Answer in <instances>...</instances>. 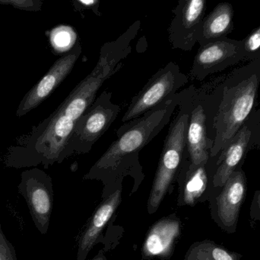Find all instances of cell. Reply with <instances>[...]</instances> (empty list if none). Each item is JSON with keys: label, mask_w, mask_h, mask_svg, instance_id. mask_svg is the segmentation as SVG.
<instances>
[{"label": "cell", "mask_w": 260, "mask_h": 260, "mask_svg": "<svg viewBox=\"0 0 260 260\" xmlns=\"http://www.w3.org/2000/svg\"><path fill=\"white\" fill-rule=\"evenodd\" d=\"M259 85L260 60L235 69L226 78L214 122L210 157L219 154L253 113Z\"/></svg>", "instance_id": "2"}, {"label": "cell", "mask_w": 260, "mask_h": 260, "mask_svg": "<svg viewBox=\"0 0 260 260\" xmlns=\"http://www.w3.org/2000/svg\"><path fill=\"white\" fill-rule=\"evenodd\" d=\"M234 9L229 3L217 5L205 17L199 32L197 43L200 46L228 38L234 30Z\"/></svg>", "instance_id": "17"}, {"label": "cell", "mask_w": 260, "mask_h": 260, "mask_svg": "<svg viewBox=\"0 0 260 260\" xmlns=\"http://www.w3.org/2000/svg\"><path fill=\"white\" fill-rule=\"evenodd\" d=\"M0 260H18L13 245L8 241L0 224Z\"/></svg>", "instance_id": "22"}, {"label": "cell", "mask_w": 260, "mask_h": 260, "mask_svg": "<svg viewBox=\"0 0 260 260\" xmlns=\"http://www.w3.org/2000/svg\"><path fill=\"white\" fill-rule=\"evenodd\" d=\"M73 5H74V7L76 8L77 11H81L82 9H90V10L94 12L96 15H101L99 10L100 3L98 0H88V1L75 0V1H73Z\"/></svg>", "instance_id": "24"}, {"label": "cell", "mask_w": 260, "mask_h": 260, "mask_svg": "<svg viewBox=\"0 0 260 260\" xmlns=\"http://www.w3.org/2000/svg\"><path fill=\"white\" fill-rule=\"evenodd\" d=\"M244 61L242 41L225 38L200 46L194 57L189 76L203 81L211 75L223 71Z\"/></svg>", "instance_id": "10"}, {"label": "cell", "mask_w": 260, "mask_h": 260, "mask_svg": "<svg viewBox=\"0 0 260 260\" xmlns=\"http://www.w3.org/2000/svg\"><path fill=\"white\" fill-rule=\"evenodd\" d=\"M247 192V177L241 165L230 176L220 192L209 200L212 220L229 235L237 232Z\"/></svg>", "instance_id": "9"}, {"label": "cell", "mask_w": 260, "mask_h": 260, "mask_svg": "<svg viewBox=\"0 0 260 260\" xmlns=\"http://www.w3.org/2000/svg\"><path fill=\"white\" fill-rule=\"evenodd\" d=\"M120 112V107L112 102V93L104 91L84 114L75 122L69 143L70 156L87 154L109 129Z\"/></svg>", "instance_id": "5"}, {"label": "cell", "mask_w": 260, "mask_h": 260, "mask_svg": "<svg viewBox=\"0 0 260 260\" xmlns=\"http://www.w3.org/2000/svg\"><path fill=\"white\" fill-rule=\"evenodd\" d=\"M197 89L193 85L185 90L179 111L171 122L164 143L152 187L148 200V212L155 213L177 179L186 154V136L192 99Z\"/></svg>", "instance_id": "4"}, {"label": "cell", "mask_w": 260, "mask_h": 260, "mask_svg": "<svg viewBox=\"0 0 260 260\" xmlns=\"http://www.w3.org/2000/svg\"><path fill=\"white\" fill-rule=\"evenodd\" d=\"M182 232V222L176 215L156 221L147 233L142 248L145 259H171Z\"/></svg>", "instance_id": "15"}, {"label": "cell", "mask_w": 260, "mask_h": 260, "mask_svg": "<svg viewBox=\"0 0 260 260\" xmlns=\"http://www.w3.org/2000/svg\"><path fill=\"white\" fill-rule=\"evenodd\" d=\"M250 224L254 227L256 222L260 224V191H256L250 209Z\"/></svg>", "instance_id": "23"}, {"label": "cell", "mask_w": 260, "mask_h": 260, "mask_svg": "<svg viewBox=\"0 0 260 260\" xmlns=\"http://www.w3.org/2000/svg\"><path fill=\"white\" fill-rule=\"evenodd\" d=\"M184 93L185 90L140 118L123 124L117 131L118 138L93 165L85 179L105 180L139 164V151L168 125Z\"/></svg>", "instance_id": "1"}, {"label": "cell", "mask_w": 260, "mask_h": 260, "mask_svg": "<svg viewBox=\"0 0 260 260\" xmlns=\"http://www.w3.org/2000/svg\"><path fill=\"white\" fill-rule=\"evenodd\" d=\"M187 82V76L180 71L176 63L171 61L153 75L142 90L132 99L121 122L126 123L135 120L171 100L179 89Z\"/></svg>", "instance_id": "6"}, {"label": "cell", "mask_w": 260, "mask_h": 260, "mask_svg": "<svg viewBox=\"0 0 260 260\" xmlns=\"http://www.w3.org/2000/svg\"><path fill=\"white\" fill-rule=\"evenodd\" d=\"M259 122V113H252L229 145L216 156L215 171L212 179V190L209 199L220 192L237 168L244 165L253 131L257 128Z\"/></svg>", "instance_id": "11"}, {"label": "cell", "mask_w": 260, "mask_h": 260, "mask_svg": "<svg viewBox=\"0 0 260 260\" xmlns=\"http://www.w3.org/2000/svg\"><path fill=\"white\" fill-rule=\"evenodd\" d=\"M121 192L122 188L120 187L116 189L115 192H111L93 214L79 240L76 260L86 259L101 234L120 206L122 200Z\"/></svg>", "instance_id": "16"}, {"label": "cell", "mask_w": 260, "mask_h": 260, "mask_svg": "<svg viewBox=\"0 0 260 260\" xmlns=\"http://www.w3.org/2000/svg\"><path fill=\"white\" fill-rule=\"evenodd\" d=\"M91 260H107L106 256L103 251H100L98 253L97 256H94L92 259Z\"/></svg>", "instance_id": "25"}, {"label": "cell", "mask_w": 260, "mask_h": 260, "mask_svg": "<svg viewBox=\"0 0 260 260\" xmlns=\"http://www.w3.org/2000/svg\"><path fill=\"white\" fill-rule=\"evenodd\" d=\"M244 61L260 60V25L253 29L244 40H242Z\"/></svg>", "instance_id": "20"}, {"label": "cell", "mask_w": 260, "mask_h": 260, "mask_svg": "<svg viewBox=\"0 0 260 260\" xmlns=\"http://www.w3.org/2000/svg\"><path fill=\"white\" fill-rule=\"evenodd\" d=\"M140 27V21H136L117 39L105 43L95 67L73 89L56 111L74 122L78 120L95 100L104 82L123 67V61L131 53L132 41Z\"/></svg>", "instance_id": "3"}, {"label": "cell", "mask_w": 260, "mask_h": 260, "mask_svg": "<svg viewBox=\"0 0 260 260\" xmlns=\"http://www.w3.org/2000/svg\"><path fill=\"white\" fill-rule=\"evenodd\" d=\"M242 254L231 251L210 240L197 241L189 247L184 260H241Z\"/></svg>", "instance_id": "18"}, {"label": "cell", "mask_w": 260, "mask_h": 260, "mask_svg": "<svg viewBox=\"0 0 260 260\" xmlns=\"http://www.w3.org/2000/svg\"><path fill=\"white\" fill-rule=\"evenodd\" d=\"M51 40L53 47L59 48V50H71L76 41V35L74 31L68 26H59L53 30ZM68 51L70 50H68Z\"/></svg>", "instance_id": "19"}, {"label": "cell", "mask_w": 260, "mask_h": 260, "mask_svg": "<svg viewBox=\"0 0 260 260\" xmlns=\"http://www.w3.org/2000/svg\"><path fill=\"white\" fill-rule=\"evenodd\" d=\"M212 98L213 95L207 94L206 90L202 88L197 90L192 99L186 136V151L192 166L207 164L210 159L214 143L209 137V128H213L209 122Z\"/></svg>", "instance_id": "7"}, {"label": "cell", "mask_w": 260, "mask_h": 260, "mask_svg": "<svg viewBox=\"0 0 260 260\" xmlns=\"http://www.w3.org/2000/svg\"><path fill=\"white\" fill-rule=\"evenodd\" d=\"M216 158L210 157L206 165L192 166L186 151L177 177L180 206H195L197 203L209 201L212 193Z\"/></svg>", "instance_id": "13"}, {"label": "cell", "mask_w": 260, "mask_h": 260, "mask_svg": "<svg viewBox=\"0 0 260 260\" xmlns=\"http://www.w3.org/2000/svg\"><path fill=\"white\" fill-rule=\"evenodd\" d=\"M79 41L63 56L56 60L44 77L24 96L17 108V116L22 117L42 103L71 73L82 53Z\"/></svg>", "instance_id": "14"}, {"label": "cell", "mask_w": 260, "mask_h": 260, "mask_svg": "<svg viewBox=\"0 0 260 260\" xmlns=\"http://www.w3.org/2000/svg\"><path fill=\"white\" fill-rule=\"evenodd\" d=\"M18 193L25 200L35 227L47 235L53 206L52 179L38 168L24 171L18 186Z\"/></svg>", "instance_id": "8"}, {"label": "cell", "mask_w": 260, "mask_h": 260, "mask_svg": "<svg viewBox=\"0 0 260 260\" xmlns=\"http://www.w3.org/2000/svg\"><path fill=\"white\" fill-rule=\"evenodd\" d=\"M0 4L9 5L21 10L37 12L41 10L43 3L40 0H0Z\"/></svg>", "instance_id": "21"}, {"label": "cell", "mask_w": 260, "mask_h": 260, "mask_svg": "<svg viewBox=\"0 0 260 260\" xmlns=\"http://www.w3.org/2000/svg\"><path fill=\"white\" fill-rule=\"evenodd\" d=\"M205 0H180L173 10L174 18L168 28V40L172 48L189 51L198 40L205 18Z\"/></svg>", "instance_id": "12"}]
</instances>
